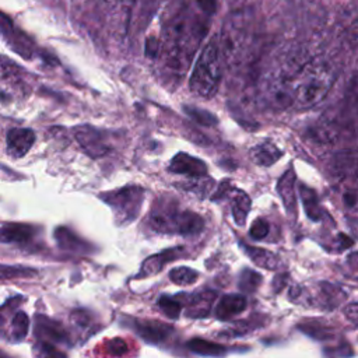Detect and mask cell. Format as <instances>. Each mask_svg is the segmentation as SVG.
Wrapping results in <instances>:
<instances>
[{
	"instance_id": "obj_1",
	"label": "cell",
	"mask_w": 358,
	"mask_h": 358,
	"mask_svg": "<svg viewBox=\"0 0 358 358\" xmlns=\"http://www.w3.org/2000/svg\"><path fill=\"white\" fill-rule=\"evenodd\" d=\"M214 0H172L164 14L159 43L161 70L168 80L180 81L206 38Z\"/></svg>"
},
{
	"instance_id": "obj_2",
	"label": "cell",
	"mask_w": 358,
	"mask_h": 358,
	"mask_svg": "<svg viewBox=\"0 0 358 358\" xmlns=\"http://www.w3.org/2000/svg\"><path fill=\"white\" fill-rule=\"evenodd\" d=\"M336 74L327 62L310 60L298 67L292 76V106L309 109L329 94Z\"/></svg>"
},
{
	"instance_id": "obj_3",
	"label": "cell",
	"mask_w": 358,
	"mask_h": 358,
	"mask_svg": "<svg viewBox=\"0 0 358 358\" xmlns=\"http://www.w3.org/2000/svg\"><path fill=\"white\" fill-rule=\"evenodd\" d=\"M222 73L221 48L217 38L208 41L199 55L189 81V88L199 98H213L220 87Z\"/></svg>"
},
{
	"instance_id": "obj_4",
	"label": "cell",
	"mask_w": 358,
	"mask_h": 358,
	"mask_svg": "<svg viewBox=\"0 0 358 358\" xmlns=\"http://www.w3.org/2000/svg\"><path fill=\"white\" fill-rule=\"evenodd\" d=\"M148 225L159 234H179L187 236L201 232L204 221L193 211L178 210L168 206L154 208L150 214Z\"/></svg>"
},
{
	"instance_id": "obj_5",
	"label": "cell",
	"mask_w": 358,
	"mask_h": 358,
	"mask_svg": "<svg viewBox=\"0 0 358 358\" xmlns=\"http://www.w3.org/2000/svg\"><path fill=\"white\" fill-rule=\"evenodd\" d=\"M248 18L242 13L229 15L222 27L221 32V55L227 64L234 66L239 63V59L245 50L246 39L249 36Z\"/></svg>"
},
{
	"instance_id": "obj_6",
	"label": "cell",
	"mask_w": 358,
	"mask_h": 358,
	"mask_svg": "<svg viewBox=\"0 0 358 358\" xmlns=\"http://www.w3.org/2000/svg\"><path fill=\"white\" fill-rule=\"evenodd\" d=\"M102 199L113 210L116 222L119 225H126L137 217L143 204L144 192L138 186H127L102 194Z\"/></svg>"
},
{
	"instance_id": "obj_7",
	"label": "cell",
	"mask_w": 358,
	"mask_h": 358,
	"mask_svg": "<svg viewBox=\"0 0 358 358\" xmlns=\"http://www.w3.org/2000/svg\"><path fill=\"white\" fill-rule=\"evenodd\" d=\"M74 136L81 145V148L92 158H98L109 152V147L105 143L102 133L90 126H80L76 127Z\"/></svg>"
},
{
	"instance_id": "obj_8",
	"label": "cell",
	"mask_w": 358,
	"mask_h": 358,
	"mask_svg": "<svg viewBox=\"0 0 358 358\" xmlns=\"http://www.w3.org/2000/svg\"><path fill=\"white\" fill-rule=\"evenodd\" d=\"M133 329L143 340L152 343V344L165 341L173 331V329L171 326H168L162 322H155V320H148V319H145V320L134 319Z\"/></svg>"
},
{
	"instance_id": "obj_9",
	"label": "cell",
	"mask_w": 358,
	"mask_h": 358,
	"mask_svg": "<svg viewBox=\"0 0 358 358\" xmlns=\"http://www.w3.org/2000/svg\"><path fill=\"white\" fill-rule=\"evenodd\" d=\"M34 141H35V133L31 129L14 127V129H10L6 136L7 151L14 158L24 157L32 147Z\"/></svg>"
},
{
	"instance_id": "obj_10",
	"label": "cell",
	"mask_w": 358,
	"mask_h": 358,
	"mask_svg": "<svg viewBox=\"0 0 358 358\" xmlns=\"http://www.w3.org/2000/svg\"><path fill=\"white\" fill-rule=\"evenodd\" d=\"M169 171L179 175L200 178L207 173V166L201 159L185 152H179L172 158L169 164Z\"/></svg>"
},
{
	"instance_id": "obj_11",
	"label": "cell",
	"mask_w": 358,
	"mask_h": 358,
	"mask_svg": "<svg viewBox=\"0 0 358 358\" xmlns=\"http://www.w3.org/2000/svg\"><path fill=\"white\" fill-rule=\"evenodd\" d=\"M35 334L41 341L67 343V331L63 326L46 316L36 315L35 317Z\"/></svg>"
},
{
	"instance_id": "obj_12",
	"label": "cell",
	"mask_w": 358,
	"mask_h": 358,
	"mask_svg": "<svg viewBox=\"0 0 358 358\" xmlns=\"http://www.w3.org/2000/svg\"><path fill=\"white\" fill-rule=\"evenodd\" d=\"M215 296V291L211 289H203L192 294L186 302V315L193 319L206 317L211 312Z\"/></svg>"
},
{
	"instance_id": "obj_13",
	"label": "cell",
	"mask_w": 358,
	"mask_h": 358,
	"mask_svg": "<svg viewBox=\"0 0 358 358\" xmlns=\"http://www.w3.org/2000/svg\"><path fill=\"white\" fill-rule=\"evenodd\" d=\"M246 308V298L241 294H227L215 305V317L227 320L236 313H241Z\"/></svg>"
},
{
	"instance_id": "obj_14",
	"label": "cell",
	"mask_w": 358,
	"mask_h": 358,
	"mask_svg": "<svg viewBox=\"0 0 358 358\" xmlns=\"http://www.w3.org/2000/svg\"><path fill=\"white\" fill-rule=\"evenodd\" d=\"M35 228L27 224L4 222L1 227V242L3 243H22L32 239Z\"/></svg>"
},
{
	"instance_id": "obj_15",
	"label": "cell",
	"mask_w": 358,
	"mask_h": 358,
	"mask_svg": "<svg viewBox=\"0 0 358 358\" xmlns=\"http://www.w3.org/2000/svg\"><path fill=\"white\" fill-rule=\"evenodd\" d=\"M242 249L245 250V253L249 256V259L259 267L262 268H266V270H275L281 266L278 257L266 250V249H262V248H255V246H250V245H246L243 242H239Z\"/></svg>"
},
{
	"instance_id": "obj_16",
	"label": "cell",
	"mask_w": 358,
	"mask_h": 358,
	"mask_svg": "<svg viewBox=\"0 0 358 358\" xmlns=\"http://www.w3.org/2000/svg\"><path fill=\"white\" fill-rule=\"evenodd\" d=\"M178 253H179L178 249H169V250H164L158 255L148 257L147 260L143 262L141 270L137 277H148V275H152V274L161 271L162 267L165 266V263L178 257Z\"/></svg>"
},
{
	"instance_id": "obj_17",
	"label": "cell",
	"mask_w": 358,
	"mask_h": 358,
	"mask_svg": "<svg viewBox=\"0 0 358 358\" xmlns=\"http://www.w3.org/2000/svg\"><path fill=\"white\" fill-rule=\"evenodd\" d=\"M55 238L62 249H66L69 252H76V253L90 252V245L85 243L81 238H78L76 234H73L67 228H57L55 232Z\"/></svg>"
},
{
	"instance_id": "obj_18",
	"label": "cell",
	"mask_w": 358,
	"mask_h": 358,
	"mask_svg": "<svg viewBox=\"0 0 358 358\" xmlns=\"http://www.w3.org/2000/svg\"><path fill=\"white\" fill-rule=\"evenodd\" d=\"M250 155L255 164L260 166H268V165H273L281 157V151L273 143L264 141L253 147Z\"/></svg>"
},
{
	"instance_id": "obj_19",
	"label": "cell",
	"mask_w": 358,
	"mask_h": 358,
	"mask_svg": "<svg viewBox=\"0 0 358 358\" xmlns=\"http://www.w3.org/2000/svg\"><path fill=\"white\" fill-rule=\"evenodd\" d=\"M187 348L192 352H194L197 355H203V357H222L229 351L228 347H225L222 344H217V343L207 341L203 338H192L187 343Z\"/></svg>"
},
{
	"instance_id": "obj_20",
	"label": "cell",
	"mask_w": 358,
	"mask_h": 358,
	"mask_svg": "<svg viewBox=\"0 0 358 358\" xmlns=\"http://www.w3.org/2000/svg\"><path fill=\"white\" fill-rule=\"evenodd\" d=\"M231 210L234 220L238 225H243L246 221V217L250 210V199L249 196L242 190H232L231 196Z\"/></svg>"
},
{
	"instance_id": "obj_21",
	"label": "cell",
	"mask_w": 358,
	"mask_h": 358,
	"mask_svg": "<svg viewBox=\"0 0 358 358\" xmlns=\"http://www.w3.org/2000/svg\"><path fill=\"white\" fill-rule=\"evenodd\" d=\"M278 193L288 213L295 211V193H294V173L288 171L278 182Z\"/></svg>"
},
{
	"instance_id": "obj_22",
	"label": "cell",
	"mask_w": 358,
	"mask_h": 358,
	"mask_svg": "<svg viewBox=\"0 0 358 358\" xmlns=\"http://www.w3.org/2000/svg\"><path fill=\"white\" fill-rule=\"evenodd\" d=\"M29 329V319L25 312H17L11 319L10 326V338L13 341H21Z\"/></svg>"
},
{
	"instance_id": "obj_23",
	"label": "cell",
	"mask_w": 358,
	"mask_h": 358,
	"mask_svg": "<svg viewBox=\"0 0 358 358\" xmlns=\"http://www.w3.org/2000/svg\"><path fill=\"white\" fill-rule=\"evenodd\" d=\"M262 284V275L252 268H243L239 274L238 287L243 292H255Z\"/></svg>"
},
{
	"instance_id": "obj_24",
	"label": "cell",
	"mask_w": 358,
	"mask_h": 358,
	"mask_svg": "<svg viewBox=\"0 0 358 358\" xmlns=\"http://www.w3.org/2000/svg\"><path fill=\"white\" fill-rule=\"evenodd\" d=\"M199 277V273L189 267H175L169 271V278L178 285H189L194 282Z\"/></svg>"
},
{
	"instance_id": "obj_25",
	"label": "cell",
	"mask_w": 358,
	"mask_h": 358,
	"mask_svg": "<svg viewBox=\"0 0 358 358\" xmlns=\"http://www.w3.org/2000/svg\"><path fill=\"white\" fill-rule=\"evenodd\" d=\"M320 294L323 296V301L324 303H327V308H334L340 301L341 298L345 296V294L343 292V289H340L338 287L333 285V284H329V282H322L320 284Z\"/></svg>"
},
{
	"instance_id": "obj_26",
	"label": "cell",
	"mask_w": 358,
	"mask_h": 358,
	"mask_svg": "<svg viewBox=\"0 0 358 358\" xmlns=\"http://www.w3.org/2000/svg\"><path fill=\"white\" fill-rule=\"evenodd\" d=\"M159 309L169 317V319H178L182 310V302L172 296H161L158 301Z\"/></svg>"
},
{
	"instance_id": "obj_27",
	"label": "cell",
	"mask_w": 358,
	"mask_h": 358,
	"mask_svg": "<svg viewBox=\"0 0 358 358\" xmlns=\"http://www.w3.org/2000/svg\"><path fill=\"white\" fill-rule=\"evenodd\" d=\"M301 193H302V200H303V206L306 210V214L309 215L310 220H319L320 217V210H319V204L316 201V196L312 190L306 189V187H301Z\"/></svg>"
},
{
	"instance_id": "obj_28",
	"label": "cell",
	"mask_w": 358,
	"mask_h": 358,
	"mask_svg": "<svg viewBox=\"0 0 358 358\" xmlns=\"http://www.w3.org/2000/svg\"><path fill=\"white\" fill-rule=\"evenodd\" d=\"M336 165L340 171H348L354 178L358 179V152L338 155L336 158Z\"/></svg>"
},
{
	"instance_id": "obj_29",
	"label": "cell",
	"mask_w": 358,
	"mask_h": 358,
	"mask_svg": "<svg viewBox=\"0 0 358 358\" xmlns=\"http://www.w3.org/2000/svg\"><path fill=\"white\" fill-rule=\"evenodd\" d=\"M34 354L36 358H67L64 352H62L48 341L36 343L34 345Z\"/></svg>"
},
{
	"instance_id": "obj_30",
	"label": "cell",
	"mask_w": 358,
	"mask_h": 358,
	"mask_svg": "<svg viewBox=\"0 0 358 358\" xmlns=\"http://www.w3.org/2000/svg\"><path fill=\"white\" fill-rule=\"evenodd\" d=\"M185 110H186V113H187L192 119H194L197 123H200V124H203V126H213V124L217 123L215 116L211 115V113H208V112H206V110H200V109H197V108H189V106H186Z\"/></svg>"
},
{
	"instance_id": "obj_31",
	"label": "cell",
	"mask_w": 358,
	"mask_h": 358,
	"mask_svg": "<svg viewBox=\"0 0 358 358\" xmlns=\"http://www.w3.org/2000/svg\"><path fill=\"white\" fill-rule=\"evenodd\" d=\"M182 185H183L187 190H190V192L199 194L200 197H204V196L208 193L210 187H211V180H208V179L203 180L201 176H200V178H194V179H192V180H189V182H186V183H182Z\"/></svg>"
},
{
	"instance_id": "obj_32",
	"label": "cell",
	"mask_w": 358,
	"mask_h": 358,
	"mask_svg": "<svg viewBox=\"0 0 358 358\" xmlns=\"http://www.w3.org/2000/svg\"><path fill=\"white\" fill-rule=\"evenodd\" d=\"M249 234H250V238L257 239V241L266 238L267 234H268V224H267V221L263 220V218H257L252 224V227L249 229Z\"/></svg>"
},
{
	"instance_id": "obj_33",
	"label": "cell",
	"mask_w": 358,
	"mask_h": 358,
	"mask_svg": "<svg viewBox=\"0 0 358 358\" xmlns=\"http://www.w3.org/2000/svg\"><path fill=\"white\" fill-rule=\"evenodd\" d=\"M17 267H7V266H3L1 268V277L3 278H7V277H14L15 274H20L22 277H31L35 274L34 270L31 268H27V267H18V270H15Z\"/></svg>"
},
{
	"instance_id": "obj_34",
	"label": "cell",
	"mask_w": 358,
	"mask_h": 358,
	"mask_svg": "<svg viewBox=\"0 0 358 358\" xmlns=\"http://www.w3.org/2000/svg\"><path fill=\"white\" fill-rule=\"evenodd\" d=\"M73 324L80 326V327H88L91 326V316L85 310H74L70 316Z\"/></svg>"
},
{
	"instance_id": "obj_35",
	"label": "cell",
	"mask_w": 358,
	"mask_h": 358,
	"mask_svg": "<svg viewBox=\"0 0 358 358\" xmlns=\"http://www.w3.org/2000/svg\"><path fill=\"white\" fill-rule=\"evenodd\" d=\"M344 316L352 324L358 326V302H351L344 306Z\"/></svg>"
},
{
	"instance_id": "obj_36",
	"label": "cell",
	"mask_w": 358,
	"mask_h": 358,
	"mask_svg": "<svg viewBox=\"0 0 358 358\" xmlns=\"http://www.w3.org/2000/svg\"><path fill=\"white\" fill-rule=\"evenodd\" d=\"M126 343L122 338H115L109 343V351L112 352V355H122L123 352H126Z\"/></svg>"
},
{
	"instance_id": "obj_37",
	"label": "cell",
	"mask_w": 358,
	"mask_h": 358,
	"mask_svg": "<svg viewBox=\"0 0 358 358\" xmlns=\"http://www.w3.org/2000/svg\"><path fill=\"white\" fill-rule=\"evenodd\" d=\"M285 278H287V274H278V275L274 277V280H273V288H274L275 292H278V291H281V289L284 288V285H285V282H287Z\"/></svg>"
},
{
	"instance_id": "obj_38",
	"label": "cell",
	"mask_w": 358,
	"mask_h": 358,
	"mask_svg": "<svg viewBox=\"0 0 358 358\" xmlns=\"http://www.w3.org/2000/svg\"><path fill=\"white\" fill-rule=\"evenodd\" d=\"M348 263H350V266H351L354 270L358 271V252L348 256Z\"/></svg>"
}]
</instances>
